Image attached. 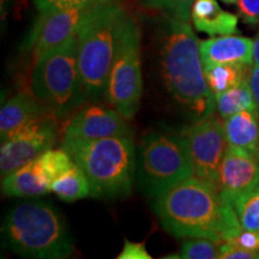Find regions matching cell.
<instances>
[{"instance_id":"obj_20","label":"cell","mask_w":259,"mask_h":259,"mask_svg":"<svg viewBox=\"0 0 259 259\" xmlns=\"http://www.w3.org/2000/svg\"><path fill=\"white\" fill-rule=\"evenodd\" d=\"M51 190L61 200L67 203L76 202V200L88 198L92 196L88 178L77 163H74L69 170L57 178L52 183Z\"/></svg>"},{"instance_id":"obj_4","label":"cell","mask_w":259,"mask_h":259,"mask_svg":"<svg viewBox=\"0 0 259 259\" xmlns=\"http://www.w3.org/2000/svg\"><path fill=\"white\" fill-rule=\"evenodd\" d=\"M61 148L88 178L90 197L118 199L131 194L137 171V154L131 136L61 143Z\"/></svg>"},{"instance_id":"obj_15","label":"cell","mask_w":259,"mask_h":259,"mask_svg":"<svg viewBox=\"0 0 259 259\" xmlns=\"http://www.w3.org/2000/svg\"><path fill=\"white\" fill-rule=\"evenodd\" d=\"M50 112L34 95L19 93L4 103L0 109L2 141L17 132L29 122Z\"/></svg>"},{"instance_id":"obj_29","label":"cell","mask_w":259,"mask_h":259,"mask_svg":"<svg viewBox=\"0 0 259 259\" xmlns=\"http://www.w3.org/2000/svg\"><path fill=\"white\" fill-rule=\"evenodd\" d=\"M144 242H135L124 239V247L118 255V259H150Z\"/></svg>"},{"instance_id":"obj_11","label":"cell","mask_w":259,"mask_h":259,"mask_svg":"<svg viewBox=\"0 0 259 259\" xmlns=\"http://www.w3.org/2000/svg\"><path fill=\"white\" fill-rule=\"evenodd\" d=\"M92 9L69 8L38 12L34 27L24 42L25 50L34 52L36 58L76 36Z\"/></svg>"},{"instance_id":"obj_30","label":"cell","mask_w":259,"mask_h":259,"mask_svg":"<svg viewBox=\"0 0 259 259\" xmlns=\"http://www.w3.org/2000/svg\"><path fill=\"white\" fill-rule=\"evenodd\" d=\"M228 241L244 248H248V250H259V231L242 229L238 235Z\"/></svg>"},{"instance_id":"obj_1","label":"cell","mask_w":259,"mask_h":259,"mask_svg":"<svg viewBox=\"0 0 259 259\" xmlns=\"http://www.w3.org/2000/svg\"><path fill=\"white\" fill-rule=\"evenodd\" d=\"M153 210L162 228L176 238L223 244L242 231L234 208L218 187L194 176L156 197Z\"/></svg>"},{"instance_id":"obj_8","label":"cell","mask_w":259,"mask_h":259,"mask_svg":"<svg viewBox=\"0 0 259 259\" xmlns=\"http://www.w3.org/2000/svg\"><path fill=\"white\" fill-rule=\"evenodd\" d=\"M142 90L141 34L134 18L126 14L107 79L105 100L126 120H131L138 111Z\"/></svg>"},{"instance_id":"obj_10","label":"cell","mask_w":259,"mask_h":259,"mask_svg":"<svg viewBox=\"0 0 259 259\" xmlns=\"http://www.w3.org/2000/svg\"><path fill=\"white\" fill-rule=\"evenodd\" d=\"M185 136L189 142L194 177L218 187L220 166L229 147L225 121L212 114L203 120L193 122L187 128Z\"/></svg>"},{"instance_id":"obj_7","label":"cell","mask_w":259,"mask_h":259,"mask_svg":"<svg viewBox=\"0 0 259 259\" xmlns=\"http://www.w3.org/2000/svg\"><path fill=\"white\" fill-rule=\"evenodd\" d=\"M136 174L138 189L151 198L193 177L186 136L162 131L145 135L138 147Z\"/></svg>"},{"instance_id":"obj_6","label":"cell","mask_w":259,"mask_h":259,"mask_svg":"<svg viewBox=\"0 0 259 259\" xmlns=\"http://www.w3.org/2000/svg\"><path fill=\"white\" fill-rule=\"evenodd\" d=\"M31 92L57 118H64L88 100L78 65V40L71 37L35 58Z\"/></svg>"},{"instance_id":"obj_14","label":"cell","mask_w":259,"mask_h":259,"mask_svg":"<svg viewBox=\"0 0 259 259\" xmlns=\"http://www.w3.org/2000/svg\"><path fill=\"white\" fill-rule=\"evenodd\" d=\"M203 66L219 64L253 65V40L236 35H222L199 44Z\"/></svg>"},{"instance_id":"obj_26","label":"cell","mask_w":259,"mask_h":259,"mask_svg":"<svg viewBox=\"0 0 259 259\" xmlns=\"http://www.w3.org/2000/svg\"><path fill=\"white\" fill-rule=\"evenodd\" d=\"M112 2L113 0H32L38 12L69 8H94Z\"/></svg>"},{"instance_id":"obj_22","label":"cell","mask_w":259,"mask_h":259,"mask_svg":"<svg viewBox=\"0 0 259 259\" xmlns=\"http://www.w3.org/2000/svg\"><path fill=\"white\" fill-rule=\"evenodd\" d=\"M250 108H255V105L248 80L216 96V109L223 120Z\"/></svg>"},{"instance_id":"obj_16","label":"cell","mask_w":259,"mask_h":259,"mask_svg":"<svg viewBox=\"0 0 259 259\" xmlns=\"http://www.w3.org/2000/svg\"><path fill=\"white\" fill-rule=\"evenodd\" d=\"M191 19L197 31L205 32L210 36L238 32V16L225 11L218 0H194Z\"/></svg>"},{"instance_id":"obj_27","label":"cell","mask_w":259,"mask_h":259,"mask_svg":"<svg viewBox=\"0 0 259 259\" xmlns=\"http://www.w3.org/2000/svg\"><path fill=\"white\" fill-rule=\"evenodd\" d=\"M220 259H259V250H248L226 241L220 245Z\"/></svg>"},{"instance_id":"obj_19","label":"cell","mask_w":259,"mask_h":259,"mask_svg":"<svg viewBox=\"0 0 259 259\" xmlns=\"http://www.w3.org/2000/svg\"><path fill=\"white\" fill-rule=\"evenodd\" d=\"M252 65L219 64L204 67L205 79L215 97L227 90L247 82Z\"/></svg>"},{"instance_id":"obj_25","label":"cell","mask_w":259,"mask_h":259,"mask_svg":"<svg viewBox=\"0 0 259 259\" xmlns=\"http://www.w3.org/2000/svg\"><path fill=\"white\" fill-rule=\"evenodd\" d=\"M219 242L206 238H190L184 241L179 252L183 259H216L220 258Z\"/></svg>"},{"instance_id":"obj_9","label":"cell","mask_w":259,"mask_h":259,"mask_svg":"<svg viewBox=\"0 0 259 259\" xmlns=\"http://www.w3.org/2000/svg\"><path fill=\"white\" fill-rule=\"evenodd\" d=\"M57 116L52 112L29 122L17 132L2 141L0 171L5 178L18 168L50 150L58 137Z\"/></svg>"},{"instance_id":"obj_32","label":"cell","mask_w":259,"mask_h":259,"mask_svg":"<svg viewBox=\"0 0 259 259\" xmlns=\"http://www.w3.org/2000/svg\"><path fill=\"white\" fill-rule=\"evenodd\" d=\"M253 64L259 66V32L253 40Z\"/></svg>"},{"instance_id":"obj_33","label":"cell","mask_w":259,"mask_h":259,"mask_svg":"<svg viewBox=\"0 0 259 259\" xmlns=\"http://www.w3.org/2000/svg\"><path fill=\"white\" fill-rule=\"evenodd\" d=\"M221 2L226 3V4H228V5H233V4H235V3H238V0H221Z\"/></svg>"},{"instance_id":"obj_12","label":"cell","mask_w":259,"mask_h":259,"mask_svg":"<svg viewBox=\"0 0 259 259\" xmlns=\"http://www.w3.org/2000/svg\"><path fill=\"white\" fill-rule=\"evenodd\" d=\"M114 136H131L126 119L113 107L96 101L70 119L64 127L61 143L90 142Z\"/></svg>"},{"instance_id":"obj_24","label":"cell","mask_w":259,"mask_h":259,"mask_svg":"<svg viewBox=\"0 0 259 259\" xmlns=\"http://www.w3.org/2000/svg\"><path fill=\"white\" fill-rule=\"evenodd\" d=\"M194 0H141L145 9L156 11L163 17L189 22Z\"/></svg>"},{"instance_id":"obj_3","label":"cell","mask_w":259,"mask_h":259,"mask_svg":"<svg viewBox=\"0 0 259 259\" xmlns=\"http://www.w3.org/2000/svg\"><path fill=\"white\" fill-rule=\"evenodd\" d=\"M2 233L6 247L22 257L63 259L74 252L63 213L46 200H25L12 206Z\"/></svg>"},{"instance_id":"obj_5","label":"cell","mask_w":259,"mask_h":259,"mask_svg":"<svg viewBox=\"0 0 259 259\" xmlns=\"http://www.w3.org/2000/svg\"><path fill=\"white\" fill-rule=\"evenodd\" d=\"M125 16L124 10L113 3L97 5L90 10L77 34L80 76L88 100L93 102L105 99Z\"/></svg>"},{"instance_id":"obj_18","label":"cell","mask_w":259,"mask_h":259,"mask_svg":"<svg viewBox=\"0 0 259 259\" xmlns=\"http://www.w3.org/2000/svg\"><path fill=\"white\" fill-rule=\"evenodd\" d=\"M51 186L38 178L34 163L29 162L3 178L2 192L6 197H38L51 192Z\"/></svg>"},{"instance_id":"obj_23","label":"cell","mask_w":259,"mask_h":259,"mask_svg":"<svg viewBox=\"0 0 259 259\" xmlns=\"http://www.w3.org/2000/svg\"><path fill=\"white\" fill-rule=\"evenodd\" d=\"M242 229L259 231V185L233 204Z\"/></svg>"},{"instance_id":"obj_13","label":"cell","mask_w":259,"mask_h":259,"mask_svg":"<svg viewBox=\"0 0 259 259\" xmlns=\"http://www.w3.org/2000/svg\"><path fill=\"white\" fill-rule=\"evenodd\" d=\"M259 185V158L244 149L228 147L219 170L218 187L232 205Z\"/></svg>"},{"instance_id":"obj_31","label":"cell","mask_w":259,"mask_h":259,"mask_svg":"<svg viewBox=\"0 0 259 259\" xmlns=\"http://www.w3.org/2000/svg\"><path fill=\"white\" fill-rule=\"evenodd\" d=\"M248 85H250L252 96H253L255 108L259 113V66L252 65L248 73Z\"/></svg>"},{"instance_id":"obj_34","label":"cell","mask_w":259,"mask_h":259,"mask_svg":"<svg viewBox=\"0 0 259 259\" xmlns=\"http://www.w3.org/2000/svg\"><path fill=\"white\" fill-rule=\"evenodd\" d=\"M257 157L259 158V145H258V150H257Z\"/></svg>"},{"instance_id":"obj_28","label":"cell","mask_w":259,"mask_h":259,"mask_svg":"<svg viewBox=\"0 0 259 259\" xmlns=\"http://www.w3.org/2000/svg\"><path fill=\"white\" fill-rule=\"evenodd\" d=\"M239 16L245 23L259 24V0H238Z\"/></svg>"},{"instance_id":"obj_2","label":"cell","mask_w":259,"mask_h":259,"mask_svg":"<svg viewBox=\"0 0 259 259\" xmlns=\"http://www.w3.org/2000/svg\"><path fill=\"white\" fill-rule=\"evenodd\" d=\"M157 34L161 76L168 94L193 122L212 115L216 97L206 83L192 27L189 22L164 17Z\"/></svg>"},{"instance_id":"obj_17","label":"cell","mask_w":259,"mask_h":259,"mask_svg":"<svg viewBox=\"0 0 259 259\" xmlns=\"http://www.w3.org/2000/svg\"><path fill=\"white\" fill-rule=\"evenodd\" d=\"M223 121L229 147L244 149L257 156L259 145V113L257 108L245 109Z\"/></svg>"},{"instance_id":"obj_21","label":"cell","mask_w":259,"mask_h":259,"mask_svg":"<svg viewBox=\"0 0 259 259\" xmlns=\"http://www.w3.org/2000/svg\"><path fill=\"white\" fill-rule=\"evenodd\" d=\"M32 163L38 178L51 186L57 178L73 166L74 162L70 155L63 148H60L45 151L40 156L32 160Z\"/></svg>"}]
</instances>
